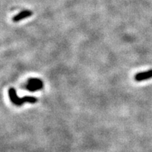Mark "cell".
Masks as SVG:
<instances>
[{"label": "cell", "instance_id": "cell-2", "mask_svg": "<svg viewBox=\"0 0 152 152\" xmlns=\"http://www.w3.org/2000/svg\"><path fill=\"white\" fill-rule=\"evenodd\" d=\"M43 82L40 79L32 77L30 78L26 85V89L30 92H36L37 90H40L43 88Z\"/></svg>", "mask_w": 152, "mask_h": 152}, {"label": "cell", "instance_id": "cell-4", "mask_svg": "<svg viewBox=\"0 0 152 152\" xmlns=\"http://www.w3.org/2000/svg\"><path fill=\"white\" fill-rule=\"evenodd\" d=\"M33 14V11L30 10H23L22 11H20L19 14L16 15L13 18V20L14 22H18L20 20H24V19L29 18Z\"/></svg>", "mask_w": 152, "mask_h": 152}, {"label": "cell", "instance_id": "cell-1", "mask_svg": "<svg viewBox=\"0 0 152 152\" xmlns=\"http://www.w3.org/2000/svg\"><path fill=\"white\" fill-rule=\"evenodd\" d=\"M9 96L11 102H12L14 105L20 106H22L25 103L30 104H35L37 103V99L34 97V96H26L23 98H19L16 94V91L14 87H11L9 90Z\"/></svg>", "mask_w": 152, "mask_h": 152}, {"label": "cell", "instance_id": "cell-3", "mask_svg": "<svg viewBox=\"0 0 152 152\" xmlns=\"http://www.w3.org/2000/svg\"><path fill=\"white\" fill-rule=\"evenodd\" d=\"M152 78V70H149V71L140 72V73H137L134 75V80L137 82H142L144 80H147Z\"/></svg>", "mask_w": 152, "mask_h": 152}]
</instances>
